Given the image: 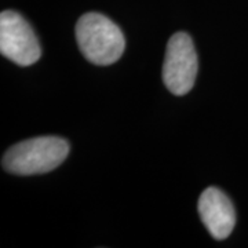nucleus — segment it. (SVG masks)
Masks as SVG:
<instances>
[{"instance_id": "1", "label": "nucleus", "mask_w": 248, "mask_h": 248, "mask_svg": "<svg viewBox=\"0 0 248 248\" xmlns=\"http://www.w3.org/2000/svg\"><path fill=\"white\" fill-rule=\"evenodd\" d=\"M76 40L81 54L90 62L102 66L115 63L125 47L120 28L99 13H87L79 18Z\"/></svg>"}, {"instance_id": "2", "label": "nucleus", "mask_w": 248, "mask_h": 248, "mask_svg": "<svg viewBox=\"0 0 248 248\" xmlns=\"http://www.w3.org/2000/svg\"><path fill=\"white\" fill-rule=\"evenodd\" d=\"M69 143L60 137H39L16 143L3 157V169L17 175L53 171L66 159Z\"/></svg>"}, {"instance_id": "3", "label": "nucleus", "mask_w": 248, "mask_h": 248, "mask_svg": "<svg viewBox=\"0 0 248 248\" xmlns=\"http://www.w3.org/2000/svg\"><path fill=\"white\" fill-rule=\"evenodd\" d=\"M197 76V55L193 40L185 32L170 39L163 63V81L174 95H185L193 89Z\"/></svg>"}, {"instance_id": "4", "label": "nucleus", "mask_w": 248, "mask_h": 248, "mask_svg": "<svg viewBox=\"0 0 248 248\" xmlns=\"http://www.w3.org/2000/svg\"><path fill=\"white\" fill-rule=\"evenodd\" d=\"M0 51L19 66L33 65L40 58L35 32L17 11L7 10L0 14Z\"/></svg>"}, {"instance_id": "5", "label": "nucleus", "mask_w": 248, "mask_h": 248, "mask_svg": "<svg viewBox=\"0 0 248 248\" xmlns=\"http://www.w3.org/2000/svg\"><path fill=\"white\" fill-rule=\"evenodd\" d=\"M199 214L214 239L223 240L231 236L236 225L234 207L218 187L205 189L199 199Z\"/></svg>"}]
</instances>
